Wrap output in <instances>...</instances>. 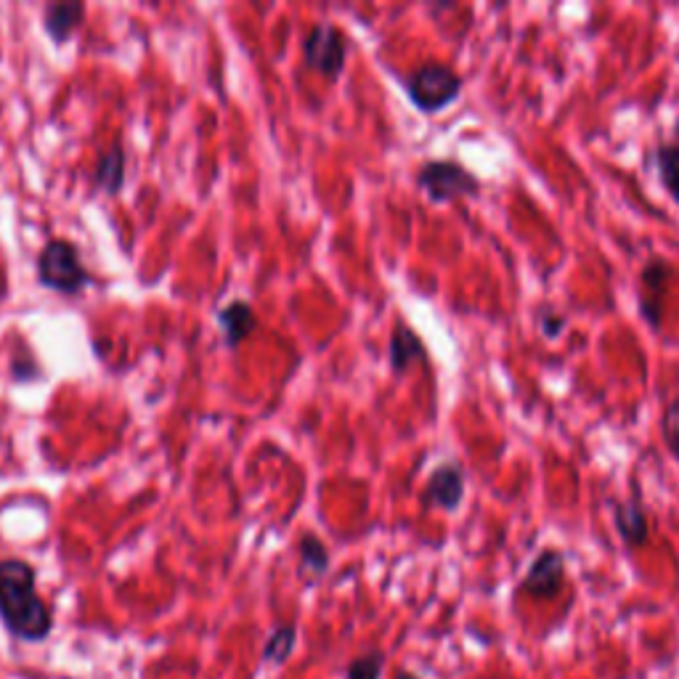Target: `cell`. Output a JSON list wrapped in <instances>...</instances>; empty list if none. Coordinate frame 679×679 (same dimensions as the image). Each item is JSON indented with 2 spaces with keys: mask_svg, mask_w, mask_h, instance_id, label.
I'll return each mask as SVG.
<instances>
[{
  "mask_svg": "<svg viewBox=\"0 0 679 679\" xmlns=\"http://www.w3.org/2000/svg\"><path fill=\"white\" fill-rule=\"evenodd\" d=\"M393 679H419V677H417V675H412V671L401 669V671H396V675H393Z\"/></svg>",
  "mask_w": 679,
  "mask_h": 679,
  "instance_id": "ffe728a7",
  "label": "cell"
},
{
  "mask_svg": "<svg viewBox=\"0 0 679 679\" xmlns=\"http://www.w3.org/2000/svg\"><path fill=\"white\" fill-rule=\"evenodd\" d=\"M297 549H301V576L308 581V587H314L316 581L327 576L330 549L324 547V541L316 534H305Z\"/></svg>",
  "mask_w": 679,
  "mask_h": 679,
  "instance_id": "4fadbf2b",
  "label": "cell"
},
{
  "mask_svg": "<svg viewBox=\"0 0 679 679\" xmlns=\"http://www.w3.org/2000/svg\"><path fill=\"white\" fill-rule=\"evenodd\" d=\"M38 282L59 295L74 297L93 282L91 271L80 261L78 247L67 240H51L38 255Z\"/></svg>",
  "mask_w": 679,
  "mask_h": 679,
  "instance_id": "7a4b0ae2",
  "label": "cell"
},
{
  "mask_svg": "<svg viewBox=\"0 0 679 679\" xmlns=\"http://www.w3.org/2000/svg\"><path fill=\"white\" fill-rule=\"evenodd\" d=\"M658 175H661L663 189L671 194V200L679 205V144H663L656 149Z\"/></svg>",
  "mask_w": 679,
  "mask_h": 679,
  "instance_id": "2e32d148",
  "label": "cell"
},
{
  "mask_svg": "<svg viewBox=\"0 0 679 679\" xmlns=\"http://www.w3.org/2000/svg\"><path fill=\"white\" fill-rule=\"evenodd\" d=\"M417 186L430 196L433 202H452L459 196H475L480 189V181L470 170H465L459 162L452 160H433L425 162L417 173Z\"/></svg>",
  "mask_w": 679,
  "mask_h": 679,
  "instance_id": "277c9868",
  "label": "cell"
},
{
  "mask_svg": "<svg viewBox=\"0 0 679 679\" xmlns=\"http://www.w3.org/2000/svg\"><path fill=\"white\" fill-rule=\"evenodd\" d=\"M219 324L223 330V340L229 348H240V345L257 330V318L253 305L244 301L229 303L219 314Z\"/></svg>",
  "mask_w": 679,
  "mask_h": 679,
  "instance_id": "8fae6325",
  "label": "cell"
},
{
  "mask_svg": "<svg viewBox=\"0 0 679 679\" xmlns=\"http://www.w3.org/2000/svg\"><path fill=\"white\" fill-rule=\"evenodd\" d=\"M566 330V318L558 314H547L541 318V332H545V337H558L560 332Z\"/></svg>",
  "mask_w": 679,
  "mask_h": 679,
  "instance_id": "d6986e66",
  "label": "cell"
},
{
  "mask_svg": "<svg viewBox=\"0 0 679 679\" xmlns=\"http://www.w3.org/2000/svg\"><path fill=\"white\" fill-rule=\"evenodd\" d=\"M675 131H677V139H679V120H677V128H675Z\"/></svg>",
  "mask_w": 679,
  "mask_h": 679,
  "instance_id": "44dd1931",
  "label": "cell"
},
{
  "mask_svg": "<svg viewBox=\"0 0 679 679\" xmlns=\"http://www.w3.org/2000/svg\"><path fill=\"white\" fill-rule=\"evenodd\" d=\"M462 499H465V470L459 462H444L427 480L425 507H440L452 513L462 505Z\"/></svg>",
  "mask_w": 679,
  "mask_h": 679,
  "instance_id": "ba28073f",
  "label": "cell"
},
{
  "mask_svg": "<svg viewBox=\"0 0 679 679\" xmlns=\"http://www.w3.org/2000/svg\"><path fill=\"white\" fill-rule=\"evenodd\" d=\"M661 436H663V444H667L671 457L679 462V398L671 401L667 409H663Z\"/></svg>",
  "mask_w": 679,
  "mask_h": 679,
  "instance_id": "ac0fdd59",
  "label": "cell"
},
{
  "mask_svg": "<svg viewBox=\"0 0 679 679\" xmlns=\"http://www.w3.org/2000/svg\"><path fill=\"white\" fill-rule=\"evenodd\" d=\"M295 645H297V627L295 624H282V627L271 631L266 645H263L261 663L263 667H274V669L284 667V663L290 661Z\"/></svg>",
  "mask_w": 679,
  "mask_h": 679,
  "instance_id": "9a60e30c",
  "label": "cell"
},
{
  "mask_svg": "<svg viewBox=\"0 0 679 679\" xmlns=\"http://www.w3.org/2000/svg\"><path fill=\"white\" fill-rule=\"evenodd\" d=\"M345 57H348V45H345V38L340 36L337 27H311V32L303 40V59L308 70L335 80L337 74L345 70Z\"/></svg>",
  "mask_w": 679,
  "mask_h": 679,
  "instance_id": "5b68a950",
  "label": "cell"
},
{
  "mask_svg": "<svg viewBox=\"0 0 679 679\" xmlns=\"http://www.w3.org/2000/svg\"><path fill=\"white\" fill-rule=\"evenodd\" d=\"M97 186L104 194H120L125 186V149L114 144L110 152H104L99 158L97 165Z\"/></svg>",
  "mask_w": 679,
  "mask_h": 679,
  "instance_id": "5bb4252c",
  "label": "cell"
},
{
  "mask_svg": "<svg viewBox=\"0 0 679 679\" xmlns=\"http://www.w3.org/2000/svg\"><path fill=\"white\" fill-rule=\"evenodd\" d=\"M0 621L17 642H45L53 610L38 592V574L22 558L0 560Z\"/></svg>",
  "mask_w": 679,
  "mask_h": 679,
  "instance_id": "6da1fadb",
  "label": "cell"
},
{
  "mask_svg": "<svg viewBox=\"0 0 679 679\" xmlns=\"http://www.w3.org/2000/svg\"><path fill=\"white\" fill-rule=\"evenodd\" d=\"M671 274L675 271H671L667 261H650L640 271V314L653 330L661 327L663 297H667Z\"/></svg>",
  "mask_w": 679,
  "mask_h": 679,
  "instance_id": "52a82bcc",
  "label": "cell"
},
{
  "mask_svg": "<svg viewBox=\"0 0 679 679\" xmlns=\"http://www.w3.org/2000/svg\"><path fill=\"white\" fill-rule=\"evenodd\" d=\"M425 356L427 351L417 332L406 327L404 322H398L391 337V369L396 372V375H404L412 364L425 362Z\"/></svg>",
  "mask_w": 679,
  "mask_h": 679,
  "instance_id": "7c38bea8",
  "label": "cell"
},
{
  "mask_svg": "<svg viewBox=\"0 0 679 679\" xmlns=\"http://www.w3.org/2000/svg\"><path fill=\"white\" fill-rule=\"evenodd\" d=\"M406 93L419 112H440L457 101L462 93V78L446 64H423L406 80Z\"/></svg>",
  "mask_w": 679,
  "mask_h": 679,
  "instance_id": "3957f363",
  "label": "cell"
},
{
  "mask_svg": "<svg viewBox=\"0 0 679 679\" xmlns=\"http://www.w3.org/2000/svg\"><path fill=\"white\" fill-rule=\"evenodd\" d=\"M85 6L78 0H61V3H49L43 11V27L53 43H67L72 32L83 24Z\"/></svg>",
  "mask_w": 679,
  "mask_h": 679,
  "instance_id": "9c48e42d",
  "label": "cell"
},
{
  "mask_svg": "<svg viewBox=\"0 0 679 679\" xmlns=\"http://www.w3.org/2000/svg\"><path fill=\"white\" fill-rule=\"evenodd\" d=\"M563 584H566V558L558 549H545L536 555L528 574L523 576L520 592L534 600H553L560 595Z\"/></svg>",
  "mask_w": 679,
  "mask_h": 679,
  "instance_id": "8992f818",
  "label": "cell"
},
{
  "mask_svg": "<svg viewBox=\"0 0 679 679\" xmlns=\"http://www.w3.org/2000/svg\"><path fill=\"white\" fill-rule=\"evenodd\" d=\"M385 661L388 658H385L383 650H369V653L356 656L345 667V679H383Z\"/></svg>",
  "mask_w": 679,
  "mask_h": 679,
  "instance_id": "e0dca14e",
  "label": "cell"
},
{
  "mask_svg": "<svg viewBox=\"0 0 679 679\" xmlns=\"http://www.w3.org/2000/svg\"><path fill=\"white\" fill-rule=\"evenodd\" d=\"M614 523H616V531H619L621 541L627 547H642L645 541H648V534H650L648 515H645V509L637 499L616 501Z\"/></svg>",
  "mask_w": 679,
  "mask_h": 679,
  "instance_id": "30bf717a",
  "label": "cell"
}]
</instances>
